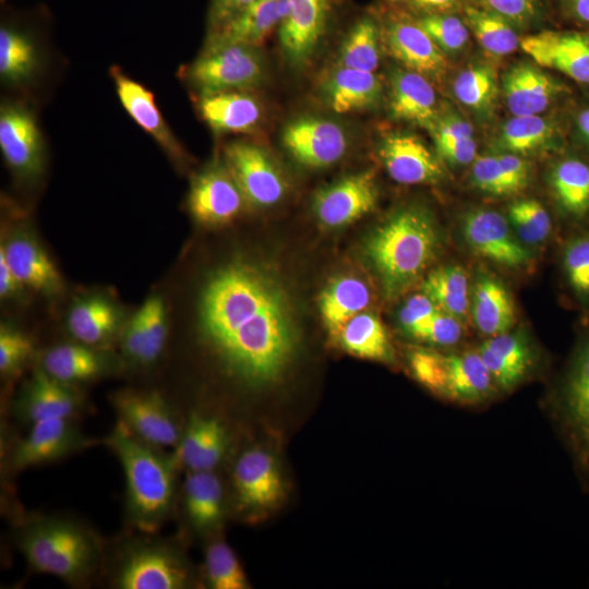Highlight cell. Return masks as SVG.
Here are the masks:
<instances>
[{
    "instance_id": "e575fe53",
    "label": "cell",
    "mask_w": 589,
    "mask_h": 589,
    "mask_svg": "<svg viewBox=\"0 0 589 589\" xmlns=\"http://www.w3.org/2000/svg\"><path fill=\"white\" fill-rule=\"evenodd\" d=\"M371 293L359 278L345 276L335 279L320 297V311L326 329L332 337L342 326L369 305Z\"/></svg>"
},
{
    "instance_id": "f907efd6",
    "label": "cell",
    "mask_w": 589,
    "mask_h": 589,
    "mask_svg": "<svg viewBox=\"0 0 589 589\" xmlns=\"http://www.w3.org/2000/svg\"><path fill=\"white\" fill-rule=\"evenodd\" d=\"M34 352L32 339L20 329L7 324L0 327V373L12 376L31 360Z\"/></svg>"
},
{
    "instance_id": "7bdbcfd3",
    "label": "cell",
    "mask_w": 589,
    "mask_h": 589,
    "mask_svg": "<svg viewBox=\"0 0 589 589\" xmlns=\"http://www.w3.org/2000/svg\"><path fill=\"white\" fill-rule=\"evenodd\" d=\"M37 67V55L32 40L7 27L0 31V74L5 82L22 83Z\"/></svg>"
},
{
    "instance_id": "11a10c76",
    "label": "cell",
    "mask_w": 589,
    "mask_h": 589,
    "mask_svg": "<svg viewBox=\"0 0 589 589\" xmlns=\"http://www.w3.org/2000/svg\"><path fill=\"white\" fill-rule=\"evenodd\" d=\"M474 185L492 195H508L507 185L496 155H485L473 160L471 170Z\"/></svg>"
},
{
    "instance_id": "4dcf8cb0",
    "label": "cell",
    "mask_w": 589,
    "mask_h": 589,
    "mask_svg": "<svg viewBox=\"0 0 589 589\" xmlns=\"http://www.w3.org/2000/svg\"><path fill=\"white\" fill-rule=\"evenodd\" d=\"M471 313L477 328L490 337L509 332L516 318L510 293L500 279L490 274H480L476 279Z\"/></svg>"
},
{
    "instance_id": "681fc988",
    "label": "cell",
    "mask_w": 589,
    "mask_h": 589,
    "mask_svg": "<svg viewBox=\"0 0 589 589\" xmlns=\"http://www.w3.org/2000/svg\"><path fill=\"white\" fill-rule=\"evenodd\" d=\"M563 268L573 291L589 303V231L567 242L563 251Z\"/></svg>"
},
{
    "instance_id": "ee69618b",
    "label": "cell",
    "mask_w": 589,
    "mask_h": 589,
    "mask_svg": "<svg viewBox=\"0 0 589 589\" xmlns=\"http://www.w3.org/2000/svg\"><path fill=\"white\" fill-rule=\"evenodd\" d=\"M205 572L213 589L249 588L247 575L231 548L223 542H213L206 550Z\"/></svg>"
},
{
    "instance_id": "cb8c5ba5",
    "label": "cell",
    "mask_w": 589,
    "mask_h": 589,
    "mask_svg": "<svg viewBox=\"0 0 589 589\" xmlns=\"http://www.w3.org/2000/svg\"><path fill=\"white\" fill-rule=\"evenodd\" d=\"M228 446L224 424L215 417L195 413L182 429L172 457L187 471H214Z\"/></svg>"
},
{
    "instance_id": "74e56055",
    "label": "cell",
    "mask_w": 589,
    "mask_h": 589,
    "mask_svg": "<svg viewBox=\"0 0 589 589\" xmlns=\"http://www.w3.org/2000/svg\"><path fill=\"white\" fill-rule=\"evenodd\" d=\"M556 137V125L541 115L513 116L502 125L496 146L522 156L551 146Z\"/></svg>"
},
{
    "instance_id": "c3c4849f",
    "label": "cell",
    "mask_w": 589,
    "mask_h": 589,
    "mask_svg": "<svg viewBox=\"0 0 589 589\" xmlns=\"http://www.w3.org/2000/svg\"><path fill=\"white\" fill-rule=\"evenodd\" d=\"M482 347L510 368L521 380L533 364V353L528 339L520 333L505 332L491 336Z\"/></svg>"
},
{
    "instance_id": "be15d7a7",
    "label": "cell",
    "mask_w": 589,
    "mask_h": 589,
    "mask_svg": "<svg viewBox=\"0 0 589 589\" xmlns=\"http://www.w3.org/2000/svg\"><path fill=\"white\" fill-rule=\"evenodd\" d=\"M24 286L19 281L4 255L0 252V296L2 299H12L21 293Z\"/></svg>"
},
{
    "instance_id": "8992f818",
    "label": "cell",
    "mask_w": 589,
    "mask_h": 589,
    "mask_svg": "<svg viewBox=\"0 0 589 589\" xmlns=\"http://www.w3.org/2000/svg\"><path fill=\"white\" fill-rule=\"evenodd\" d=\"M556 419L576 467L589 476V335L569 361L555 401Z\"/></svg>"
},
{
    "instance_id": "6f0895ef",
    "label": "cell",
    "mask_w": 589,
    "mask_h": 589,
    "mask_svg": "<svg viewBox=\"0 0 589 589\" xmlns=\"http://www.w3.org/2000/svg\"><path fill=\"white\" fill-rule=\"evenodd\" d=\"M496 158L504 175L508 194L522 191L530 180V165L522 156L503 152Z\"/></svg>"
},
{
    "instance_id": "60d3db41",
    "label": "cell",
    "mask_w": 589,
    "mask_h": 589,
    "mask_svg": "<svg viewBox=\"0 0 589 589\" xmlns=\"http://www.w3.org/2000/svg\"><path fill=\"white\" fill-rule=\"evenodd\" d=\"M378 63V26L372 17H361L352 26L340 48L339 67L374 72Z\"/></svg>"
},
{
    "instance_id": "03108f58",
    "label": "cell",
    "mask_w": 589,
    "mask_h": 589,
    "mask_svg": "<svg viewBox=\"0 0 589 589\" xmlns=\"http://www.w3.org/2000/svg\"><path fill=\"white\" fill-rule=\"evenodd\" d=\"M577 125L578 129L585 139V141L589 144V108L582 110L578 117H577Z\"/></svg>"
},
{
    "instance_id": "f1b7e54d",
    "label": "cell",
    "mask_w": 589,
    "mask_h": 589,
    "mask_svg": "<svg viewBox=\"0 0 589 589\" xmlns=\"http://www.w3.org/2000/svg\"><path fill=\"white\" fill-rule=\"evenodd\" d=\"M121 313L103 296H88L75 301L67 315L70 334L82 344L97 347L108 342L118 332Z\"/></svg>"
},
{
    "instance_id": "9f6ffc18",
    "label": "cell",
    "mask_w": 589,
    "mask_h": 589,
    "mask_svg": "<svg viewBox=\"0 0 589 589\" xmlns=\"http://www.w3.org/2000/svg\"><path fill=\"white\" fill-rule=\"evenodd\" d=\"M436 304L425 294L410 297L399 312L402 328L412 337L438 311Z\"/></svg>"
},
{
    "instance_id": "d4e9b609",
    "label": "cell",
    "mask_w": 589,
    "mask_h": 589,
    "mask_svg": "<svg viewBox=\"0 0 589 589\" xmlns=\"http://www.w3.org/2000/svg\"><path fill=\"white\" fill-rule=\"evenodd\" d=\"M0 252L24 286L43 294H57L63 287L61 274L47 252L28 233L19 232L2 241Z\"/></svg>"
},
{
    "instance_id": "5b68a950",
    "label": "cell",
    "mask_w": 589,
    "mask_h": 589,
    "mask_svg": "<svg viewBox=\"0 0 589 589\" xmlns=\"http://www.w3.org/2000/svg\"><path fill=\"white\" fill-rule=\"evenodd\" d=\"M183 75L200 95L245 91L262 82L264 65L255 47L206 44L204 51L185 68Z\"/></svg>"
},
{
    "instance_id": "44dd1931",
    "label": "cell",
    "mask_w": 589,
    "mask_h": 589,
    "mask_svg": "<svg viewBox=\"0 0 589 589\" xmlns=\"http://www.w3.org/2000/svg\"><path fill=\"white\" fill-rule=\"evenodd\" d=\"M81 407L82 397L74 385L55 378L40 365L16 400L19 416L29 424L47 419H72Z\"/></svg>"
},
{
    "instance_id": "003e7915",
    "label": "cell",
    "mask_w": 589,
    "mask_h": 589,
    "mask_svg": "<svg viewBox=\"0 0 589 589\" xmlns=\"http://www.w3.org/2000/svg\"><path fill=\"white\" fill-rule=\"evenodd\" d=\"M390 2H399V1H405V0H388Z\"/></svg>"
},
{
    "instance_id": "d6a6232c",
    "label": "cell",
    "mask_w": 589,
    "mask_h": 589,
    "mask_svg": "<svg viewBox=\"0 0 589 589\" xmlns=\"http://www.w3.org/2000/svg\"><path fill=\"white\" fill-rule=\"evenodd\" d=\"M324 93L335 112L348 113L374 106L382 84L374 72L339 67L326 81Z\"/></svg>"
},
{
    "instance_id": "603a6c76",
    "label": "cell",
    "mask_w": 589,
    "mask_h": 589,
    "mask_svg": "<svg viewBox=\"0 0 589 589\" xmlns=\"http://www.w3.org/2000/svg\"><path fill=\"white\" fill-rule=\"evenodd\" d=\"M566 89L560 81L528 62L513 65L502 80L504 99L513 116L541 115Z\"/></svg>"
},
{
    "instance_id": "f35d334b",
    "label": "cell",
    "mask_w": 589,
    "mask_h": 589,
    "mask_svg": "<svg viewBox=\"0 0 589 589\" xmlns=\"http://www.w3.org/2000/svg\"><path fill=\"white\" fill-rule=\"evenodd\" d=\"M462 13L470 32L488 55L505 57L520 45L516 27L500 15L473 2L466 4Z\"/></svg>"
},
{
    "instance_id": "8d00e7d4",
    "label": "cell",
    "mask_w": 589,
    "mask_h": 589,
    "mask_svg": "<svg viewBox=\"0 0 589 589\" xmlns=\"http://www.w3.org/2000/svg\"><path fill=\"white\" fill-rule=\"evenodd\" d=\"M553 195L567 215L582 218L589 214V166L577 158H565L551 170Z\"/></svg>"
},
{
    "instance_id": "91938a15",
    "label": "cell",
    "mask_w": 589,
    "mask_h": 589,
    "mask_svg": "<svg viewBox=\"0 0 589 589\" xmlns=\"http://www.w3.org/2000/svg\"><path fill=\"white\" fill-rule=\"evenodd\" d=\"M431 132L435 142L473 137L471 124L456 113L438 118Z\"/></svg>"
},
{
    "instance_id": "2e32d148",
    "label": "cell",
    "mask_w": 589,
    "mask_h": 589,
    "mask_svg": "<svg viewBox=\"0 0 589 589\" xmlns=\"http://www.w3.org/2000/svg\"><path fill=\"white\" fill-rule=\"evenodd\" d=\"M520 47L538 65L589 84V32L544 31L525 36Z\"/></svg>"
},
{
    "instance_id": "484cf974",
    "label": "cell",
    "mask_w": 589,
    "mask_h": 589,
    "mask_svg": "<svg viewBox=\"0 0 589 589\" xmlns=\"http://www.w3.org/2000/svg\"><path fill=\"white\" fill-rule=\"evenodd\" d=\"M389 83L392 116L432 131L440 116L436 93L430 80L408 69H396Z\"/></svg>"
},
{
    "instance_id": "4fadbf2b",
    "label": "cell",
    "mask_w": 589,
    "mask_h": 589,
    "mask_svg": "<svg viewBox=\"0 0 589 589\" xmlns=\"http://www.w3.org/2000/svg\"><path fill=\"white\" fill-rule=\"evenodd\" d=\"M283 144L301 165L311 168L337 163L348 148V136L336 122L321 117H300L289 122L281 135Z\"/></svg>"
},
{
    "instance_id": "9c48e42d",
    "label": "cell",
    "mask_w": 589,
    "mask_h": 589,
    "mask_svg": "<svg viewBox=\"0 0 589 589\" xmlns=\"http://www.w3.org/2000/svg\"><path fill=\"white\" fill-rule=\"evenodd\" d=\"M460 225L465 242L477 255L510 268L530 263L527 248L513 232L509 220L498 212L486 208L468 211Z\"/></svg>"
},
{
    "instance_id": "680465c9",
    "label": "cell",
    "mask_w": 589,
    "mask_h": 589,
    "mask_svg": "<svg viewBox=\"0 0 589 589\" xmlns=\"http://www.w3.org/2000/svg\"><path fill=\"white\" fill-rule=\"evenodd\" d=\"M440 156L455 166H464L477 158V142L473 137L435 142Z\"/></svg>"
},
{
    "instance_id": "836d02e7",
    "label": "cell",
    "mask_w": 589,
    "mask_h": 589,
    "mask_svg": "<svg viewBox=\"0 0 589 589\" xmlns=\"http://www.w3.org/2000/svg\"><path fill=\"white\" fill-rule=\"evenodd\" d=\"M446 359L444 396L462 404H476L491 395L494 381L479 352L454 353Z\"/></svg>"
},
{
    "instance_id": "d590c367",
    "label": "cell",
    "mask_w": 589,
    "mask_h": 589,
    "mask_svg": "<svg viewBox=\"0 0 589 589\" xmlns=\"http://www.w3.org/2000/svg\"><path fill=\"white\" fill-rule=\"evenodd\" d=\"M337 341L352 356L376 360H393V349L381 321L370 313H359L349 320L336 336Z\"/></svg>"
},
{
    "instance_id": "1f68e13d",
    "label": "cell",
    "mask_w": 589,
    "mask_h": 589,
    "mask_svg": "<svg viewBox=\"0 0 589 589\" xmlns=\"http://www.w3.org/2000/svg\"><path fill=\"white\" fill-rule=\"evenodd\" d=\"M183 508L197 531L215 528L224 515V489L214 471H188L183 482Z\"/></svg>"
},
{
    "instance_id": "277c9868",
    "label": "cell",
    "mask_w": 589,
    "mask_h": 589,
    "mask_svg": "<svg viewBox=\"0 0 589 589\" xmlns=\"http://www.w3.org/2000/svg\"><path fill=\"white\" fill-rule=\"evenodd\" d=\"M29 566L68 582L87 578L96 568L100 548L83 526L61 518L29 521L17 538Z\"/></svg>"
},
{
    "instance_id": "3957f363",
    "label": "cell",
    "mask_w": 589,
    "mask_h": 589,
    "mask_svg": "<svg viewBox=\"0 0 589 589\" xmlns=\"http://www.w3.org/2000/svg\"><path fill=\"white\" fill-rule=\"evenodd\" d=\"M441 238L433 217L422 207L405 206L388 216L369 237L364 252L385 296L400 294L432 263Z\"/></svg>"
},
{
    "instance_id": "db71d44e",
    "label": "cell",
    "mask_w": 589,
    "mask_h": 589,
    "mask_svg": "<svg viewBox=\"0 0 589 589\" xmlns=\"http://www.w3.org/2000/svg\"><path fill=\"white\" fill-rule=\"evenodd\" d=\"M462 334L459 318L438 310L416 334L414 338L437 346H453Z\"/></svg>"
},
{
    "instance_id": "52a82bcc",
    "label": "cell",
    "mask_w": 589,
    "mask_h": 589,
    "mask_svg": "<svg viewBox=\"0 0 589 589\" xmlns=\"http://www.w3.org/2000/svg\"><path fill=\"white\" fill-rule=\"evenodd\" d=\"M189 580V570L180 553L161 541L130 545L116 573V585L121 589H182Z\"/></svg>"
},
{
    "instance_id": "7dc6e473",
    "label": "cell",
    "mask_w": 589,
    "mask_h": 589,
    "mask_svg": "<svg viewBox=\"0 0 589 589\" xmlns=\"http://www.w3.org/2000/svg\"><path fill=\"white\" fill-rule=\"evenodd\" d=\"M417 22L445 53L458 52L469 41L467 23L454 13L420 15Z\"/></svg>"
},
{
    "instance_id": "816d5d0a",
    "label": "cell",
    "mask_w": 589,
    "mask_h": 589,
    "mask_svg": "<svg viewBox=\"0 0 589 589\" xmlns=\"http://www.w3.org/2000/svg\"><path fill=\"white\" fill-rule=\"evenodd\" d=\"M410 369L416 380L428 389L445 395L447 359L438 352L416 349L409 357Z\"/></svg>"
},
{
    "instance_id": "4316f807",
    "label": "cell",
    "mask_w": 589,
    "mask_h": 589,
    "mask_svg": "<svg viewBox=\"0 0 589 589\" xmlns=\"http://www.w3.org/2000/svg\"><path fill=\"white\" fill-rule=\"evenodd\" d=\"M289 10L288 0H256L224 24L213 28L207 45H260L280 26Z\"/></svg>"
},
{
    "instance_id": "e0dca14e",
    "label": "cell",
    "mask_w": 589,
    "mask_h": 589,
    "mask_svg": "<svg viewBox=\"0 0 589 589\" xmlns=\"http://www.w3.org/2000/svg\"><path fill=\"white\" fill-rule=\"evenodd\" d=\"M376 200L374 173L364 171L321 190L314 197L313 208L324 226L341 227L372 211Z\"/></svg>"
},
{
    "instance_id": "f546056e",
    "label": "cell",
    "mask_w": 589,
    "mask_h": 589,
    "mask_svg": "<svg viewBox=\"0 0 589 589\" xmlns=\"http://www.w3.org/2000/svg\"><path fill=\"white\" fill-rule=\"evenodd\" d=\"M40 366L55 378L74 385L107 373L111 362L96 347L77 341L48 349L43 356Z\"/></svg>"
},
{
    "instance_id": "30bf717a",
    "label": "cell",
    "mask_w": 589,
    "mask_h": 589,
    "mask_svg": "<svg viewBox=\"0 0 589 589\" xmlns=\"http://www.w3.org/2000/svg\"><path fill=\"white\" fill-rule=\"evenodd\" d=\"M121 421L136 437L157 447H175L181 436L175 413L156 392L122 390L112 398Z\"/></svg>"
},
{
    "instance_id": "6125c7cd",
    "label": "cell",
    "mask_w": 589,
    "mask_h": 589,
    "mask_svg": "<svg viewBox=\"0 0 589 589\" xmlns=\"http://www.w3.org/2000/svg\"><path fill=\"white\" fill-rule=\"evenodd\" d=\"M256 0H213L211 21L213 28L224 24Z\"/></svg>"
},
{
    "instance_id": "5bb4252c",
    "label": "cell",
    "mask_w": 589,
    "mask_h": 589,
    "mask_svg": "<svg viewBox=\"0 0 589 589\" xmlns=\"http://www.w3.org/2000/svg\"><path fill=\"white\" fill-rule=\"evenodd\" d=\"M89 443L72 419L37 421L31 424L28 434L13 448L10 467L20 471L52 462L83 449Z\"/></svg>"
},
{
    "instance_id": "9a60e30c",
    "label": "cell",
    "mask_w": 589,
    "mask_h": 589,
    "mask_svg": "<svg viewBox=\"0 0 589 589\" xmlns=\"http://www.w3.org/2000/svg\"><path fill=\"white\" fill-rule=\"evenodd\" d=\"M237 506L240 510H260L276 505L284 493V482L275 457L253 447L237 459L232 473Z\"/></svg>"
},
{
    "instance_id": "94428289",
    "label": "cell",
    "mask_w": 589,
    "mask_h": 589,
    "mask_svg": "<svg viewBox=\"0 0 589 589\" xmlns=\"http://www.w3.org/2000/svg\"><path fill=\"white\" fill-rule=\"evenodd\" d=\"M404 2L420 15L454 13L468 4V0H405Z\"/></svg>"
},
{
    "instance_id": "ba28073f",
    "label": "cell",
    "mask_w": 589,
    "mask_h": 589,
    "mask_svg": "<svg viewBox=\"0 0 589 589\" xmlns=\"http://www.w3.org/2000/svg\"><path fill=\"white\" fill-rule=\"evenodd\" d=\"M225 163L245 200L259 207L277 204L287 191L286 180L260 146L236 141L225 146Z\"/></svg>"
},
{
    "instance_id": "7a4b0ae2",
    "label": "cell",
    "mask_w": 589,
    "mask_h": 589,
    "mask_svg": "<svg viewBox=\"0 0 589 589\" xmlns=\"http://www.w3.org/2000/svg\"><path fill=\"white\" fill-rule=\"evenodd\" d=\"M105 443L119 459L125 479L129 522L143 532H154L167 520L175 503L176 471L172 455L136 437L121 421Z\"/></svg>"
},
{
    "instance_id": "8fae6325",
    "label": "cell",
    "mask_w": 589,
    "mask_h": 589,
    "mask_svg": "<svg viewBox=\"0 0 589 589\" xmlns=\"http://www.w3.org/2000/svg\"><path fill=\"white\" fill-rule=\"evenodd\" d=\"M245 201L226 163H215L193 178L188 207L200 224L219 226L232 221Z\"/></svg>"
},
{
    "instance_id": "ab89813d",
    "label": "cell",
    "mask_w": 589,
    "mask_h": 589,
    "mask_svg": "<svg viewBox=\"0 0 589 589\" xmlns=\"http://www.w3.org/2000/svg\"><path fill=\"white\" fill-rule=\"evenodd\" d=\"M425 293L441 310L458 318L469 310V283L464 267L455 264L432 271L422 285Z\"/></svg>"
},
{
    "instance_id": "7c38bea8",
    "label": "cell",
    "mask_w": 589,
    "mask_h": 589,
    "mask_svg": "<svg viewBox=\"0 0 589 589\" xmlns=\"http://www.w3.org/2000/svg\"><path fill=\"white\" fill-rule=\"evenodd\" d=\"M0 148L12 171L22 179L38 177L44 168V142L32 112L5 103L0 110Z\"/></svg>"
},
{
    "instance_id": "b9f144b4",
    "label": "cell",
    "mask_w": 589,
    "mask_h": 589,
    "mask_svg": "<svg viewBox=\"0 0 589 589\" xmlns=\"http://www.w3.org/2000/svg\"><path fill=\"white\" fill-rule=\"evenodd\" d=\"M453 89L462 105L478 113H489L498 92L496 72L489 64H472L456 76Z\"/></svg>"
},
{
    "instance_id": "ffe728a7",
    "label": "cell",
    "mask_w": 589,
    "mask_h": 589,
    "mask_svg": "<svg viewBox=\"0 0 589 589\" xmlns=\"http://www.w3.org/2000/svg\"><path fill=\"white\" fill-rule=\"evenodd\" d=\"M110 74L120 103L129 116L158 143L170 160L182 167L187 155L159 111L153 93L119 67H112Z\"/></svg>"
},
{
    "instance_id": "e7e4bbea",
    "label": "cell",
    "mask_w": 589,
    "mask_h": 589,
    "mask_svg": "<svg viewBox=\"0 0 589 589\" xmlns=\"http://www.w3.org/2000/svg\"><path fill=\"white\" fill-rule=\"evenodd\" d=\"M565 16L577 24L589 26V0H560Z\"/></svg>"
},
{
    "instance_id": "bcb514c9",
    "label": "cell",
    "mask_w": 589,
    "mask_h": 589,
    "mask_svg": "<svg viewBox=\"0 0 589 589\" xmlns=\"http://www.w3.org/2000/svg\"><path fill=\"white\" fill-rule=\"evenodd\" d=\"M508 220L518 238L528 244L543 242L551 232V217L537 200L526 199L508 206Z\"/></svg>"
},
{
    "instance_id": "7402d4cb",
    "label": "cell",
    "mask_w": 589,
    "mask_h": 589,
    "mask_svg": "<svg viewBox=\"0 0 589 589\" xmlns=\"http://www.w3.org/2000/svg\"><path fill=\"white\" fill-rule=\"evenodd\" d=\"M288 14L279 26V41L289 62L302 67L325 33L330 0H288Z\"/></svg>"
},
{
    "instance_id": "f5cc1de1",
    "label": "cell",
    "mask_w": 589,
    "mask_h": 589,
    "mask_svg": "<svg viewBox=\"0 0 589 589\" xmlns=\"http://www.w3.org/2000/svg\"><path fill=\"white\" fill-rule=\"evenodd\" d=\"M473 3L500 15L515 27H526L542 13L540 0H472Z\"/></svg>"
},
{
    "instance_id": "6da1fadb",
    "label": "cell",
    "mask_w": 589,
    "mask_h": 589,
    "mask_svg": "<svg viewBox=\"0 0 589 589\" xmlns=\"http://www.w3.org/2000/svg\"><path fill=\"white\" fill-rule=\"evenodd\" d=\"M197 317L203 340L241 382H273L293 357L297 330L288 297L275 276L254 263L217 268L201 291Z\"/></svg>"
},
{
    "instance_id": "ac0fdd59",
    "label": "cell",
    "mask_w": 589,
    "mask_h": 589,
    "mask_svg": "<svg viewBox=\"0 0 589 589\" xmlns=\"http://www.w3.org/2000/svg\"><path fill=\"white\" fill-rule=\"evenodd\" d=\"M378 155L390 178L398 183H436L444 177L438 158L414 134H387L380 143Z\"/></svg>"
},
{
    "instance_id": "f6af8a7d",
    "label": "cell",
    "mask_w": 589,
    "mask_h": 589,
    "mask_svg": "<svg viewBox=\"0 0 589 589\" xmlns=\"http://www.w3.org/2000/svg\"><path fill=\"white\" fill-rule=\"evenodd\" d=\"M143 321V345L139 364L154 363L167 340V311L160 296H151L139 308Z\"/></svg>"
},
{
    "instance_id": "d6986e66",
    "label": "cell",
    "mask_w": 589,
    "mask_h": 589,
    "mask_svg": "<svg viewBox=\"0 0 589 589\" xmlns=\"http://www.w3.org/2000/svg\"><path fill=\"white\" fill-rule=\"evenodd\" d=\"M390 53L406 69L431 81H441L447 73L446 53L434 43L417 20H392L385 31Z\"/></svg>"
},
{
    "instance_id": "83f0119b",
    "label": "cell",
    "mask_w": 589,
    "mask_h": 589,
    "mask_svg": "<svg viewBox=\"0 0 589 589\" xmlns=\"http://www.w3.org/2000/svg\"><path fill=\"white\" fill-rule=\"evenodd\" d=\"M199 111L216 133L249 132L262 118L260 103L243 91L200 95Z\"/></svg>"
}]
</instances>
